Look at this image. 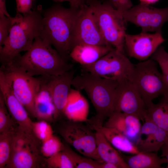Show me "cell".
Listing matches in <instances>:
<instances>
[{"instance_id":"1","label":"cell","mask_w":168,"mask_h":168,"mask_svg":"<svg viewBox=\"0 0 168 168\" xmlns=\"http://www.w3.org/2000/svg\"><path fill=\"white\" fill-rule=\"evenodd\" d=\"M82 6L66 8L58 3L42 10L44 24L40 36L66 61L73 48L75 24Z\"/></svg>"},{"instance_id":"2","label":"cell","mask_w":168,"mask_h":168,"mask_svg":"<svg viewBox=\"0 0 168 168\" xmlns=\"http://www.w3.org/2000/svg\"><path fill=\"white\" fill-rule=\"evenodd\" d=\"M42 10L39 6L30 13H16L13 17L9 36L0 47L1 66L11 65L21 52L29 50L35 39L40 36L44 24Z\"/></svg>"},{"instance_id":"3","label":"cell","mask_w":168,"mask_h":168,"mask_svg":"<svg viewBox=\"0 0 168 168\" xmlns=\"http://www.w3.org/2000/svg\"><path fill=\"white\" fill-rule=\"evenodd\" d=\"M10 65L34 77L59 75L72 70V67L40 36L35 39L29 50L18 55Z\"/></svg>"},{"instance_id":"4","label":"cell","mask_w":168,"mask_h":168,"mask_svg":"<svg viewBox=\"0 0 168 168\" xmlns=\"http://www.w3.org/2000/svg\"><path fill=\"white\" fill-rule=\"evenodd\" d=\"M118 82L86 72L74 77L72 86L87 94L96 112L92 119L103 124L115 111L116 89Z\"/></svg>"},{"instance_id":"5","label":"cell","mask_w":168,"mask_h":168,"mask_svg":"<svg viewBox=\"0 0 168 168\" xmlns=\"http://www.w3.org/2000/svg\"><path fill=\"white\" fill-rule=\"evenodd\" d=\"M92 8L102 35L107 44L124 53L127 22L108 0H86Z\"/></svg>"},{"instance_id":"6","label":"cell","mask_w":168,"mask_h":168,"mask_svg":"<svg viewBox=\"0 0 168 168\" xmlns=\"http://www.w3.org/2000/svg\"><path fill=\"white\" fill-rule=\"evenodd\" d=\"M156 63L150 58L134 64L130 80L140 93L147 108L154 99L168 94V88Z\"/></svg>"},{"instance_id":"7","label":"cell","mask_w":168,"mask_h":168,"mask_svg":"<svg viewBox=\"0 0 168 168\" xmlns=\"http://www.w3.org/2000/svg\"><path fill=\"white\" fill-rule=\"evenodd\" d=\"M15 96L23 105L30 116L35 117L34 101L41 84L40 77L30 76L12 65L1 66Z\"/></svg>"},{"instance_id":"8","label":"cell","mask_w":168,"mask_h":168,"mask_svg":"<svg viewBox=\"0 0 168 168\" xmlns=\"http://www.w3.org/2000/svg\"><path fill=\"white\" fill-rule=\"evenodd\" d=\"M134 65L124 53L113 48L94 63L82 67L86 72L119 82L130 80Z\"/></svg>"},{"instance_id":"9","label":"cell","mask_w":168,"mask_h":168,"mask_svg":"<svg viewBox=\"0 0 168 168\" xmlns=\"http://www.w3.org/2000/svg\"><path fill=\"white\" fill-rule=\"evenodd\" d=\"M63 125L59 130L64 140L83 156L103 162L98 152L95 132L82 122L71 121Z\"/></svg>"},{"instance_id":"10","label":"cell","mask_w":168,"mask_h":168,"mask_svg":"<svg viewBox=\"0 0 168 168\" xmlns=\"http://www.w3.org/2000/svg\"><path fill=\"white\" fill-rule=\"evenodd\" d=\"M127 21L141 29V32H162L163 24L168 21V6L159 8L140 3L122 12Z\"/></svg>"},{"instance_id":"11","label":"cell","mask_w":168,"mask_h":168,"mask_svg":"<svg viewBox=\"0 0 168 168\" xmlns=\"http://www.w3.org/2000/svg\"><path fill=\"white\" fill-rule=\"evenodd\" d=\"M83 44L109 46L102 35L92 8L86 1L81 7L76 20L73 47L76 45Z\"/></svg>"},{"instance_id":"12","label":"cell","mask_w":168,"mask_h":168,"mask_svg":"<svg viewBox=\"0 0 168 168\" xmlns=\"http://www.w3.org/2000/svg\"><path fill=\"white\" fill-rule=\"evenodd\" d=\"M115 111L132 115L144 121L147 112L146 105L138 90L129 79L118 82Z\"/></svg>"},{"instance_id":"13","label":"cell","mask_w":168,"mask_h":168,"mask_svg":"<svg viewBox=\"0 0 168 168\" xmlns=\"http://www.w3.org/2000/svg\"><path fill=\"white\" fill-rule=\"evenodd\" d=\"M165 40L162 32L150 34L141 32L136 35L126 33L125 36L124 50L128 55L140 60H146Z\"/></svg>"},{"instance_id":"14","label":"cell","mask_w":168,"mask_h":168,"mask_svg":"<svg viewBox=\"0 0 168 168\" xmlns=\"http://www.w3.org/2000/svg\"><path fill=\"white\" fill-rule=\"evenodd\" d=\"M74 73V71L71 70L59 75L41 76L47 85L53 102L55 107L54 119L63 114L64 108L72 86Z\"/></svg>"},{"instance_id":"15","label":"cell","mask_w":168,"mask_h":168,"mask_svg":"<svg viewBox=\"0 0 168 168\" xmlns=\"http://www.w3.org/2000/svg\"><path fill=\"white\" fill-rule=\"evenodd\" d=\"M0 93L16 125L19 128L33 134V122L27 110L13 94L3 72L0 70Z\"/></svg>"},{"instance_id":"16","label":"cell","mask_w":168,"mask_h":168,"mask_svg":"<svg viewBox=\"0 0 168 168\" xmlns=\"http://www.w3.org/2000/svg\"><path fill=\"white\" fill-rule=\"evenodd\" d=\"M135 145L141 152L157 153L168 138V134L152 121L144 119Z\"/></svg>"},{"instance_id":"17","label":"cell","mask_w":168,"mask_h":168,"mask_svg":"<svg viewBox=\"0 0 168 168\" xmlns=\"http://www.w3.org/2000/svg\"><path fill=\"white\" fill-rule=\"evenodd\" d=\"M140 120L133 115L115 111L104 126L116 129L135 144L142 126Z\"/></svg>"},{"instance_id":"18","label":"cell","mask_w":168,"mask_h":168,"mask_svg":"<svg viewBox=\"0 0 168 168\" xmlns=\"http://www.w3.org/2000/svg\"><path fill=\"white\" fill-rule=\"evenodd\" d=\"M89 120L87 121L88 126L93 130L102 133L112 145L119 151L133 155L140 152L133 142L116 129Z\"/></svg>"},{"instance_id":"19","label":"cell","mask_w":168,"mask_h":168,"mask_svg":"<svg viewBox=\"0 0 168 168\" xmlns=\"http://www.w3.org/2000/svg\"><path fill=\"white\" fill-rule=\"evenodd\" d=\"M113 48L110 46L78 44L73 47L69 56L82 66H89L95 63Z\"/></svg>"},{"instance_id":"20","label":"cell","mask_w":168,"mask_h":168,"mask_svg":"<svg viewBox=\"0 0 168 168\" xmlns=\"http://www.w3.org/2000/svg\"><path fill=\"white\" fill-rule=\"evenodd\" d=\"M89 111L87 100L79 91L71 89L64 108L63 114L71 121L87 122Z\"/></svg>"},{"instance_id":"21","label":"cell","mask_w":168,"mask_h":168,"mask_svg":"<svg viewBox=\"0 0 168 168\" xmlns=\"http://www.w3.org/2000/svg\"><path fill=\"white\" fill-rule=\"evenodd\" d=\"M41 84L34 99L35 117L46 121L54 119L55 107L47 85L40 76Z\"/></svg>"},{"instance_id":"22","label":"cell","mask_w":168,"mask_h":168,"mask_svg":"<svg viewBox=\"0 0 168 168\" xmlns=\"http://www.w3.org/2000/svg\"><path fill=\"white\" fill-rule=\"evenodd\" d=\"M95 135L98 152L103 162L113 163L119 168H130L120 152L113 147L102 133L95 131Z\"/></svg>"},{"instance_id":"23","label":"cell","mask_w":168,"mask_h":168,"mask_svg":"<svg viewBox=\"0 0 168 168\" xmlns=\"http://www.w3.org/2000/svg\"><path fill=\"white\" fill-rule=\"evenodd\" d=\"M120 153L130 168H161L163 164L167 163L166 159L159 156L156 152H141L129 156Z\"/></svg>"},{"instance_id":"24","label":"cell","mask_w":168,"mask_h":168,"mask_svg":"<svg viewBox=\"0 0 168 168\" xmlns=\"http://www.w3.org/2000/svg\"><path fill=\"white\" fill-rule=\"evenodd\" d=\"M145 119L152 121L168 134V94L163 95L158 103L152 102L147 108Z\"/></svg>"},{"instance_id":"25","label":"cell","mask_w":168,"mask_h":168,"mask_svg":"<svg viewBox=\"0 0 168 168\" xmlns=\"http://www.w3.org/2000/svg\"><path fill=\"white\" fill-rule=\"evenodd\" d=\"M39 151H22L11 154L9 162L6 168H34L39 165Z\"/></svg>"},{"instance_id":"26","label":"cell","mask_w":168,"mask_h":168,"mask_svg":"<svg viewBox=\"0 0 168 168\" xmlns=\"http://www.w3.org/2000/svg\"><path fill=\"white\" fill-rule=\"evenodd\" d=\"M63 149L70 158L74 168H101L102 162L82 156L68 147L64 146Z\"/></svg>"},{"instance_id":"27","label":"cell","mask_w":168,"mask_h":168,"mask_svg":"<svg viewBox=\"0 0 168 168\" xmlns=\"http://www.w3.org/2000/svg\"><path fill=\"white\" fill-rule=\"evenodd\" d=\"M11 131L0 134V168H6L10 160L11 153Z\"/></svg>"},{"instance_id":"28","label":"cell","mask_w":168,"mask_h":168,"mask_svg":"<svg viewBox=\"0 0 168 168\" xmlns=\"http://www.w3.org/2000/svg\"><path fill=\"white\" fill-rule=\"evenodd\" d=\"M15 125L0 93V134L10 132Z\"/></svg>"},{"instance_id":"29","label":"cell","mask_w":168,"mask_h":168,"mask_svg":"<svg viewBox=\"0 0 168 168\" xmlns=\"http://www.w3.org/2000/svg\"><path fill=\"white\" fill-rule=\"evenodd\" d=\"M159 65L165 82L168 88V53L160 45L151 57Z\"/></svg>"},{"instance_id":"30","label":"cell","mask_w":168,"mask_h":168,"mask_svg":"<svg viewBox=\"0 0 168 168\" xmlns=\"http://www.w3.org/2000/svg\"><path fill=\"white\" fill-rule=\"evenodd\" d=\"M42 143L40 152L43 156L47 158L62 151L64 146L59 138L54 135Z\"/></svg>"},{"instance_id":"31","label":"cell","mask_w":168,"mask_h":168,"mask_svg":"<svg viewBox=\"0 0 168 168\" xmlns=\"http://www.w3.org/2000/svg\"><path fill=\"white\" fill-rule=\"evenodd\" d=\"M46 162L51 168H74L70 158L63 149L54 155L47 158Z\"/></svg>"},{"instance_id":"32","label":"cell","mask_w":168,"mask_h":168,"mask_svg":"<svg viewBox=\"0 0 168 168\" xmlns=\"http://www.w3.org/2000/svg\"><path fill=\"white\" fill-rule=\"evenodd\" d=\"M32 130L35 136L42 142L48 139L54 135L53 129L51 125L47 121L43 120L33 122Z\"/></svg>"},{"instance_id":"33","label":"cell","mask_w":168,"mask_h":168,"mask_svg":"<svg viewBox=\"0 0 168 168\" xmlns=\"http://www.w3.org/2000/svg\"><path fill=\"white\" fill-rule=\"evenodd\" d=\"M13 17L4 16L0 17V47L7 39L12 27Z\"/></svg>"},{"instance_id":"34","label":"cell","mask_w":168,"mask_h":168,"mask_svg":"<svg viewBox=\"0 0 168 168\" xmlns=\"http://www.w3.org/2000/svg\"><path fill=\"white\" fill-rule=\"evenodd\" d=\"M17 13L24 14L31 12L33 0H16Z\"/></svg>"},{"instance_id":"35","label":"cell","mask_w":168,"mask_h":168,"mask_svg":"<svg viewBox=\"0 0 168 168\" xmlns=\"http://www.w3.org/2000/svg\"><path fill=\"white\" fill-rule=\"evenodd\" d=\"M114 7L119 11L123 12L133 7L131 0H108Z\"/></svg>"},{"instance_id":"36","label":"cell","mask_w":168,"mask_h":168,"mask_svg":"<svg viewBox=\"0 0 168 168\" xmlns=\"http://www.w3.org/2000/svg\"><path fill=\"white\" fill-rule=\"evenodd\" d=\"M37 0H33L34 2ZM57 3H60L63 2H69L70 6L79 7L84 3L85 0H52Z\"/></svg>"},{"instance_id":"37","label":"cell","mask_w":168,"mask_h":168,"mask_svg":"<svg viewBox=\"0 0 168 168\" xmlns=\"http://www.w3.org/2000/svg\"><path fill=\"white\" fill-rule=\"evenodd\" d=\"M161 150V156L166 159L167 164L166 168H168V138L162 145Z\"/></svg>"},{"instance_id":"38","label":"cell","mask_w":168,"mask_h":168,"mask_svg":"<svg viewBox=\"0 0 168 168\" xmlns=\"http://www.w3.org/2000/svg\"><path fill=\"white\" fill-rule=\"evenodd\" d=\"M101 168H119L117 165L111 162H103L101 164Z\"/></svg>"},{"instance_id":"39","label":"cell","mask_w":168,"mask_h":168,"mask_svg":"<svg viewBox=\"0 0 168 168\" xmlns=\"http://www.w3.org/2000/svg\"><path fill=\"white\" fill-rule=\"evenodd\" d=\"M159 0H139L140 3L148 5L154 4L158 2Z\"/></svg>"}]
</instances>
